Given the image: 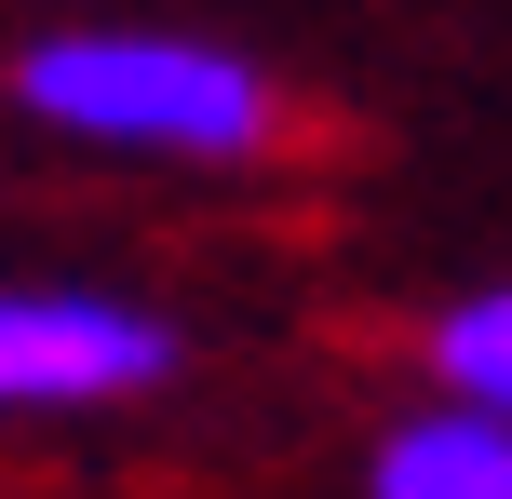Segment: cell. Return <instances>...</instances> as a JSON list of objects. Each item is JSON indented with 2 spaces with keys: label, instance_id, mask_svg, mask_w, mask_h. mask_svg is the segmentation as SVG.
Returning <instances> with one entry per match:
<instances>
[{
  "label": "cell",
  "instance_id": "1",
  "mask_svg": "<svg viewBox=\"0 0 512 499\" xmlns=\"http://www.w3.org/2000/svg\"><path fill=\"white\" fill-rule=\"evenodd\" d=\"M14 108L81 149L135 162H270L283 149V81L203 27H41L14 54Z\"/></svg>",
  "mask_w": 512,
  "mask_h": 499
},
{
  "label": "cell",
  "instance_id": "2",
  "mask_svg": "<svg viewBox=\"0 0 512 499\" xmlns=\"http://www.w3.org/2000/svg\"><path fill=\"white\" fill-rule=\"evenodd\" d=\"M189 365V338L149 297L108 284H0V419H95Z\"/></svg>",
  "mask_w": 512,
  "mask_h": 499
},
{
  "label": "cell",
  "instance_id": "3",
  "mask_svg": "<svg viewBox=\"0 0 512 499\" xmlns=\"http://www.w3.org/2000/svg\"><path fill=\"white\" fill-rule=\"evenodd\" d=\"M364 499H512V419L499 405H418L378 432Z\"/></svg>",
  "mask_w": 512,
  "mask_h": 499
},
{
  "label": "cell",
  "instance_id": "4",
  "mask_svg": "<svg viewBox=\"0 0 512 499\" xmlns=\"http://www.w3.org/2000/svg\"><path fill=\"white\" fill-rule=\"evenodd\" d=\"M418 351H432V392H445V405H499V419H512V297H499V284L445 297Z\"/></svg>",
  "mask_w": 512,
  "mask_h": 499
}]
</instances>
